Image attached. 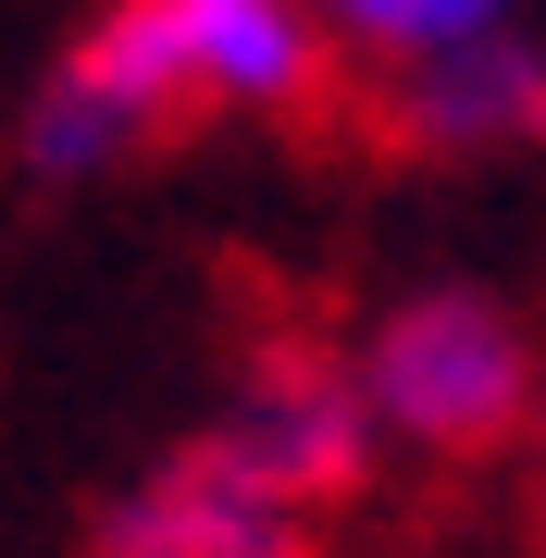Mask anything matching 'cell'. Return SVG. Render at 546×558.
<instances>
[{
  "instance_id": "6da1fadb",
  "label": "cell",
  "mask_w": 546,
  "mask_h": 558,
  "mask_svg": "<svg viewBox=\"0 0 546 558\" xmlns=\"http://www.w3.org/2000/svg\"><path fill=\"white\" fill-rule=\"evenodd\" d=\"M361 410L385 435L435 447V459H472V447H509L534 410V336L509 323L497 299L472 286H435V299H398L361 348Z\"/></svg>"
},
{
  "instance_id": "8992f818",
  "label": "cell",
  "mask_w": 546,
  "mask_h": 558,
  "mask_svg": "<svg viewBox=\"0 0 546 558\" xmlns=\"http://www.w3.org/2000/svg\"><path fill=\"white\" fill-rule=\"evenodd\" d=\"M324 25L361 62H435V50H472L509 25V0H324Z\"/></svg>"
},
{
  "instance_id": "7a4b0ae2",
  "label": "cell",
  "mask_w": 546,
  "mask_h": 558,
  "mask_svg": "<svg viewBox=\"0 0 546 558\" xmlns=\"http://www.w3.org/2000/svg\"><path fill=\"white\" fill-rule=\"evenodd\" d=\"M100 558H299V497L262 484L223 435H199L100 521Z\"/></svg>"
},
{
  "instance_id": "5b68a950",
  "label": "cell",
  "mask_w": 546,
  "mask_h": 558,
  "mask_svg": "<svg viewBox=\"0 0 546 558\" xmlns=\"http://www.w3.org/2000/svg\"><path fill=\"white\" fill-rule=\"evenodd\" d=\"M410 137H423V149H509V137H546V50L472 38V50L410 62Z\"/></svg>"
},
{
  "instance_id": "3957f363",
  "label": "cell",
  "mask_w": 546,
  "mask_h": 558,
  "mask_svg": "<svg viewBox=\"0 0 546 558\" xmlns=\"http://www.w3.org/2000/svg\"><path fill=\"white\" fill-rule=\"evenodd\" d=\"M186 112H311L324 87V25L299 0H162Z\"/></svg>"
},
{
  "instance_id": "277c9868",
  "label": "cell",
  "mask_w": 546,
  "mask_h": 558,
  "mask_svg": "<svg viewBox=\"0 0 546 558\" xmlns=\"http://www.w3.org/2000/svg\"><path fill=\"white\" fill-rule=\"evenodd\" d=\"M223 447L248 459L262 484H286V497H336L348 472H361V447H373V410H361V385L336 373V360H262L248 373V398H236V422H223Z\"/></svg>"
}]
</instances>
